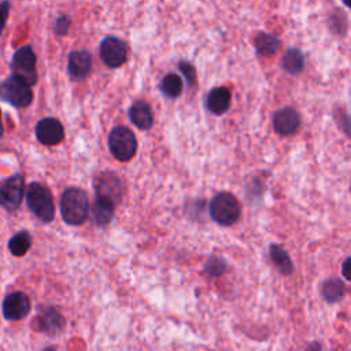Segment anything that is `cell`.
Masks as SVG:
<instances>
[{
    "mask_svg": "<svg viewBox=\"0 0 351 351\" xmlns=\"http://www.w3.org/2000/svg\"><path fill=\"white\" fill-rule=\"evenodd\" d=\"M210 215L221 226L236 223L241 214L239 200L230 192H219L210 202Z\"/></svg>",
    "mask_w": 351,
    "mask_h": 351,
    "instance_id": "cell-3",
    "label": "cell"
},
{
    "mask_svg": "<svg viewBox=\"0 0 351 351\" xmlns=\"http://www.w3.org/2000/svg\"><path fill=\"white\" fill-rule=\"evenodd\" d=\"M36 137L44 145H56L64 138L63 125L56 118H43L36 125Z\"/></svg>",
    "mask_w": 351,
    "mask_h": 351,
    "instance_id": "cell-13",
    "label": "cell"
},
{
    "mask_svg": "<svg viewBox=\"0 0 351 351\" xmlns=\"http://www.w3.org/2000/svg\"><path fill=\"white\" fill-rule=\"evenodd\" d=\"M226 269H228V265L221 256H211L204 263V271L210 277H219L226 271Z\"/></svg>",
    "mask_w": 351,
    "mask_h": 351,
    "instance_id": "cell-24",
    "label": "cell"
},
{
    "mask_svg": "<svg viewBox=\"0 0 351 351\" xmlns=\"http://www.w3.org/2000/svg\"><path fill=\"white\" fill-rule=\"evenodd\" d=\"M25 196V178L22 174H14L0 181V206L7 211L19 208Z\"/></svg>",
    "mask_w": 351,
    "mask_h": 351,
    "instance_id": "cell-7",
    "label": "cell"
},
{
    "mask_svg": "<svg viewBox=\"0 0 351 351\" xmlns=\"http://www.w3.org/2000/svg\"><path fill=\"white\" fill-rule=\"evenodd\" d=\"M344 292H346V287L339 278H330L322 284L321 293L325 302L328 303H336L341 300L344 296Z\"/></svg>",
    "mask_w": 351,
    "mask_h": 351,
    "instance_id": "cell-22",
    "label": "cell"
},
{
    "mask_svg": "<svg viewBox=\"0 0 351 351\" xmlns=\"http://www.w3.org/2000/svg\"><path fill=\"white\" fill-rule=\"evenodd\" d=\"M108 148L115 159L121 162L130 160L137 151L134 133L128 126H114L108 133Z\"/></svg>",
    "mask_w": 351,
    "mask_h": 351,
    "instance_id": "cell-4",
    "label": "cell"
},
{
    "mask_svg": "<svg viewBox=\"0 0 351 351\" xmlns=\"http://www.w3.org/2000/svg\"><path fill=\"white\" fill-rule=\"evenodd\" d=\"M273 129L280 136H291L300 126V114L292 107H282L273 114Z\"/></svg>",
    "mask_w": 351,
    "mask_h": 351,
    "instance_id": "cell-11",
    "label": "cell"
},
{
    "mask_svg": "<svg viewBox=\"0 0 351 351\" xmlns=\"http://www.w3.org/2000/svg\"><path fill=\"white\" fill-rule=\"evenodd\" d=\"M281 67L291 75H298L304 69V55L299 48H288L281 58Z\"/></svg>",
    "mask_w": 351,
    "mask_h": 351,
    "instance_id": "cell-18",
    "label": "cell"
},
{
    "mask_svg": "<svg viewBox=\"0 0 351 351\" xmlns=\"http://www.w3.org/2000/svg\"><path fill=\"white\" fill-rule=\"evenodd\" d=\"M4 133V126H3V121H1V111H0V137Z\"/></svg>",
    "mask_w": 351,
    "mask_h": 351,
    "instance_id": "cell-30",
    "label": "cell"
},
{
    "mask_svg": "<svg viewBox=\"0 0 351 351\" xmlns=\"http://www.w3.org/2000/svg\"><path fill=\"white\" fill-rule=\"evenodd\" d=\"M128 117L130 122L141 130H148L154 125L152 110L149 104L144 100H136L134 103H132V106L128 110Z\"/></svg>",
    "mask_w": 351,
    "mask_h": 351,
    "instance_id": "cell-16",
    "label": "cell"
},
{
    "mask_svg": "<svg viewBox=\"0 0 351 351\" xmlns=\"http://www.w3.org/2000/svg\"><path fill=\"white\" fill-rule=\"evenodd\" d=\"M280 40L277 36L271 34V33H266V32H261L256 34V37L254 38V47L258 55L269 58L271 55H274L278 48H280Z\"/></svg>",
    "mask_w": 351,
    "mask_h": 351,
    "instance_id": "cell-19",
    "label": "cell"
},
{
    "mask_svg": "<svg viewBox=\"0 0 351 351\" xmlns=\"http://www.w3.org/2000/svg\"><path fill=\"white\" fill-rule=\"evenodd\" d=\"M182 89H184L182 80L176 73H167L166 75L162 77L159 82L160 93L169 99H177L182 93Z\"/></svg>",
    "mask_w": 351,
    "mask_h": 351,
    "instance_id": "cell-21",
    "label": "cell"
},
{
    "mask_svg": "<svg viewBox=\"0 0 351 351\" xmlns=\"http://www.w3.org/2000/svg\"><path fill=\"white\" fill-rule=\"evenodd\" d=\"M71 25V19L69 15H60L53 25V30L58 36H66Z\"/></svg>",
    "mask_w": 351,
    "mask_h": 351,
    "instance_id": "cell-26",
    "label": "cell"
},
{
    "mask_svg": "<svg viewBox=\"0 0 351 351\" xmlns=\"http://www.w3.org/2000/svg\"><path fill=\"white\" fill-rule=\"evenodd\" d=\"M343 3L346 4V7H350V4H348V1H347V0H343Z\"/></svg>",
    "mask_w": 351,
    "mask_h": 351,
    "instance_id": "cell-32",
    "label": "cell"
},
{
    "mask_svg": "<svg viewBox=\"0 0 351 351\" xmlns=\"http://www.w3.org/2000/svg\"><path fill=\"white\" fill-rule=\"evenodd\" d=\"M60 214L67 225H81L89 215V200L84 189L70 186L60 196Z\"/></svg>",
    "mask_w": 351,
    "mask_h": 351,
    "instance_id": "cell-1",
    "label": "cell"
},
{
    "mask_svg": "<svg viewBox=\"0 0 351 351\" xmlns=\"http://www.w3.org/2000/svg\"><path fill=\"white\" fill-rule=\"evenodd\" d=\"M306 351H324V348L319 343H311V344L307 346Z\"/></svg>",
    "mask_w": 351,
    "mask_h": 351,
    "instance_id": "cell-28",
    "label": "cell"
},
{
    "mask_svg": "<svg viewBox=\"0 0 351 351\" xmlns=\"http://www.w3.org/2000/svg\"><path fill=\"white\" fill-rule=\"evenodd\" d=\"M232 101V95L230 90L225 86H214L204 99V106L206 108L214 114V115H222L225 114Z\"/></svg>",
    "mask_w": 351,
    "mask_h": 351,
    "instance_id": "cell-15",
    "label": "cell"
},
{
    "mask_svg": "<svg viewBox=\"0 0 351 351\" xmlns=\"http://www.w3.org/2000/svg\"><path fill=\"white\" fill-rule=\"evenodd\" d=\"M92 69V55L86 49L71 51L67 60V73L71 80L82 81L85 80Z\"/></svg>",
    "mask_w": 351,
    "mask_h": 351,
    "instance_id": "cell-14",
    "label": "cell"
},
{
    "mask_svg": "<svg viewBox=\"0 0 351 351\" xmlns=\"http://www.w3.org/2000/svg\"><path fill=\"white\" fill-rule=\"evenodd\" d=\"M41 351H58L53 346H48V347H45L44 350H41Z\"/></svg>",
    "mask_w": 351,
    "mask_h": 351,
    "instance_id": "cell-31",
    "label": "cell"
},
{
    "mask_svg": "<svg viewBox=\"0 0 351 351\" xmlns=\"http://www.w3.org/2000/svg\"><path fill=\"white\" fill-rule=\"evenodd\" d=\"M66 321L63 315L51 306H47L40 310L37 317L33 319V328L37 332L45 333L48 336L59 335L64 329Z\"/></svg>",
    "mask_w": 351,
    "mask_h": 351,
    "instance_id": "cell-10",
    "label": "cell"
},
{
    "mask_svg": "<svg viewBox=\"0 0 351 351\" xmlns=\"http://www.w3.org/2000/svg\"><path fill=\"white\" fill-rule=\"evenodd\" d=\"M348 263H350V258H347V259L344 261V263H343V274H344V277H346V278H350V277H348V274H347Z\"/></svg>",
    "mask_w": 351,
    "mask_h": 351,
    "instance_id": "cell-29",
    "label": "cell"
},
{
    "mask_svg": "<svg viewBox=\"0 0 351 351\" xmlns=\"http://www.w3.org/2000/svg\"><path fill=\"white\" fill-rule=\"evenodd\" d=\"M0 100L16 108H25L33 101V92L29 85L11 75L0 84Z\"/></svg>",
    "mask_w": 351,
    "mask_h": 351,
    "instance_id": "cell-6",
    "label": "cell"
},
{
    "mask_svg": "<svg viewBox=\"0 0 351 351\" xmlns=\"http://www.w3.org/2000/svg\"><path fill=\"white\" fill-rule=\"evenodd\" d=\"M36 53L29 44L16 49L11 60L12 77L29 86L34 85L38 77L36 70Z\"/></svg>",
    "mask_w": 351,
    "mask_h": 351,
    "instance_id": "cell-5",
    "label": "cell"
},
{
    "mask_svg": "<svg viewBox=\"0 0 351 351\" xmlns=\"http://www.w3.org/2000/svg\"><path fill=\"white\" fill-rule=\"evenodd\" d=\"M95 189L97 196L110 199L114 204L119 203L123 196V184L114 173H101L95 181Z\"/></svg>",
    "mask_w": 351,
    "mask_h": 351,
    "instance_id": "cell-12",
    "label": "cell"
},
{
    "mask_svg": "<svg viewBox=\"0 0 351 351\" xmlns=\"http://www.w3.org/2000/svg\"><path fill=\"white\" fill-rule=\"evenodd\" d=\"M269 254H270V259H271L273 265L277 267V270L281 274L288 276L293 271V263H292L288 252L281 245L270 244Z\"/></svg>",
    "mask_w": 351,
    "mask_h": 351,
    "instance_id": "cell-20",
    "label": "cell"
},
{
    "mask_svg": "<svg viewBox=\"0 0 351 351\" xmlns=\"http://www.w3.org/2000/svg\"><path fill=\"white\" fill-rule=\"evenodd\" d=\"M8 12H10V1L8 0H3L0 1V34L5 26L7 18H8Z\"/></svg>",
    "mask_w": 351,
    "mask_h": 351,
    "instance_id": "cell-27",
    "label": "cell"
},
{
    "mask_svg": "<svg viewBox=\"0 0 351 351\" xmlns=\"http://www.w3.org/2000/svg\"><path fill=\"white\" fill-rule=\"evenodd\" d=\"M178 69L182 73V75L185 77L188 85H193L196 82V70L192 63L182 60L178 63Z\"/></svg>",
    "mask_w": 351,
    "mask_h": 351,
    "instance_id": "cell-25",
    "label": "cell"
},
{
    "mask_svg": "<svg viewBox=\"0 0 351 351\" xmlns=\"http://www.w3.org/2000/svg\"><path fill=\"white\" fill-rule=\"evenodd\" d=\"M99 55L107 67L118 69L128 60V47L123 40L107 36L99 44Z\"/></svg>",
    "mask_w": 351,
    "mask_h": 351,
    "instance_id": "cell-8",
    "label": "cell"
},
{
    "mask_svg": "<svg viewBox=\"0 0 351 351\" xmlns=\"http://www.w3.org/2000/svg\"><path fill=\"white\" fill-rule=\"evenodd\" d=\"M25 199L29 210L41 221V222H51L55 217V204L51 191L37 182L33 181L25 188Z\"/></svg>",
    "mask_w": 351,
    "mask_h": 351,
    "instance_id": "cell-2",
    "label": "cell"
},
{
    "mask_svg": "<svg viewBox=\"0 0 351 351\" xmlns=\"http://www.w3.org/2000/svg\"><path fill=\"white\" fill-rule=\"evenodd\" d=\"M114 213H115V204L110 199L104 196L96 197L92 206V217L97 225L106 226L107 223H110L111 219L114 218Z\"/></svg>",
    "mask_w": 351,
    "mask_h": 351,
    "instance_id": "cell-17",
    "label": "cell"
},
{
    "mask_svg": "<svg viewBox=\"0 0 351 351\" xmlns=\"http://www.w3.org/2000/svg\"><path fill=\"white\" fill-rule=\"evenodd\" d=\"M32 245V236L26 230L15 233L8 241V250L14 256H23Z\"/></svg>",
    "mask_w": 351,
    "mask_h": 351,
    "instance_id": "cell-23",
    "label": "cell"
},
{
    "mask_svg": "<svg viewBox=\"0 0 351 351\" xmlns=\"http://www.w3.org/2000/svg\"><path fill=\"white\" fill-rule=\"evenodd\" d=\"M32 304L30 299L25 292L15 291L8 293L1 304L3 317L7 321H19L23 319L30 313Z\"/></svg>",
    "mask_w": 351,
    "mask_h": 351,
    "instance_id": "cell-9",
    "label": "cell"
}]
</instances>
